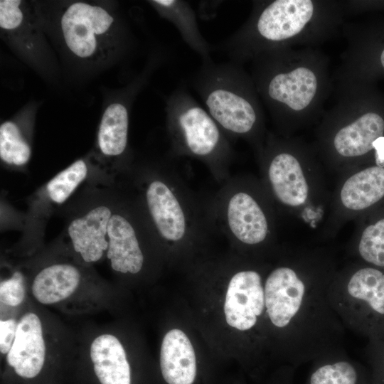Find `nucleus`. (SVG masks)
Instances as JSON below:
<instances>
[{"label":"nucleus","instance_id":"nucleus-26","mask_svg":"<svg viewBox=\"0 0 384 384\" xmlns=\"http://www.w3.org/2000/svg\"><path fill=\"white\" fill-rule=\"evenodd\" d=\"M26 294L24 277L20 272H14L10 277L3 279L0 283L1 306H18L23 302Z\"/></svg>","mask_w":384,"mask_h":384},{"label":"nucleus","instance_id":"nucleus-8","mask_svg":"<svg viewBox=\"0 0 384 384\" xmlns=\"http://www.w3.org/2000/svg\"><path fill=\"white\" fill-rule=\"evenodd\" d=\"M112 215L108 206L100 205L70 223L68 233L73 248L84 262H97L106 252L107 228Z\"/></svg>","mask_w":384,"mask_h":384},{"label":"nucleus","instance_id":"nucleus-7","mask_svg":"<svg viewBox=\"0 0 384 384\" xmlns=\"http://www.w3.org/2000/svg\"><path fill=\"white\" fill-rule=\"evenodd\" d=\"M313 13L314 5L310 0H277L261 13L257 28L267 40L283 41L300 33Z\"/></svg>","mask_w":384,"mask_h":384},{"label":"nucleus","instance_id":"nucleus-18","mask_svg":"<svg viewBox=\"0 0 384 384\" xmlns=\"http://www.w3.org/2000/svg\"><path fill=\"white\" fill-rule=\"evenodd\" d=\"M383 134L382 117L367 112L339 129L334 137V146L342 156H360L372 150L373 142Z\"/></svg>","mask_w":384,"mask_h":384},{"label":"nucleus","instance_id":"nucleus-28","mask_svg":"<svg viewBox=\"0 0 384 384\" xmlns=\"http://www.w3.org/2000/svg\"><path fill=\"white\" fill-rule=\"evenodd\" d=\"M18 319L15 318H1L0 320V352L6 356L14 342Z\"/></svg>","mask_w":384,"mask_h":384},{"label":"nucleus","instance_id":"nucleus-21","mask_svg":"<svg viewBox=\"0 0 384 384\" xmlns=\"http://www.w3.org/2000/svg\"><path fill=\"white\" fill-rule=\"evenodd\" d=\"M346 353L343 351L314 361L308 384H367L369 380L364 370Z\"/></svg>","mask_w":384,"mask_h":384},{"label":"nucleus","instance_id":"nucleus-20","mask_svg":"<svg viewBox=\"0 0 384 384\" xmlns=\"http://www.w3.org/2000/svg\"><path fill=\"white\" fill-rule=\"evenodd\" d=\"M185 143L194 154L204 156L216 148L220 140L219 129L211 116L198 106H191L178 117Z\"/></svg>","mask_w":384,"mask_h":384},{"label":"nucleus","instance_id":"nucleus-13","mask_svg":"<svg viewBox=\"0 0 384 384\" xmlns=\"http://www.w3.org/2000/svg\"><path fill=\"white\" fill-rule=\"evenodd\" d=\"M228 226L240 242L257 245L268 233V223L262 209L250 194L238 192L230 198L227 206Z\"/></svg>","mask_w":384,"mask_h":384},{"label":"nucleus","instance_id":"nucleus-25","mask_svg":"<svg viewBox=\"0 0 384 384\" xmlns=\"http://www.w3.org/2000/svg\"><path fill=\"white\" fill-rule=\"evenodd\" d=\"M87 171L86 162L83 159H79L58 173L46 186L50 200L58 204L65 202L86 178Z\"/></svg>","mask_w":384,"mask_h":384},{"label":"nucleus","instance_id":"nucleus-11","mask_svg":"<svg viewBox=\"0 0 384 384\" xmlns=\"http://www.w3.org/2000/svg\"><path fill=\"white\" fill-rule=\"evenodd\" d=\"M162 376L169 384H193L196 375L195 351L188 336L179 329L164 336L160 353Z\"/></svg>","mask_w":384,"mask_h":384},{"label":"nucleus","instance_id":"nucleus-2","mask_svg":"<svg viewBox=\"0 0 384 384\" xmlns=\"http://www.w3.org/2000/svg\"><path fill=\"white\" fill-rule=\"evenodd\" d=\"M329 299L344 328L384 341V271L362 265L336 272Z\"/></svg>","mask_w":384,"mask_h":384},{"label":"nucleus","instance_id":"nucleus-22","mask_svg":"<svg viewBox=\"0 0 384 384\" xmlns=\"http://www.w3.org/2000/svg\"><path fill=\"white\" fill-rule=\"evenodd\" d=\"M129 116L127 107L113 102L105 110L99 126L97 144L107 156L122 154L127 144Z\"/></svg>","mask_w":384,"mask_h":384},{"label":"nucleus","instance_id":"nucleus-5","mask_svg":"<svg viewBox=\"0 0 384 384\" xmlns=\"http://www.w3.org/2000/svg\"><path fill=\"white\" fill-rule=\"evenodd\" d=\"M228 324L240 331H250L265 317L264 282L254 270L235 273L229 282L224 304Z\"/></svg>","mask_w":384,"mask_h":384},{"label":"nucleus","instance_id":"nucleus-3","mask_svg":"<svg viewBox=\"0 0 384 384\" xmlns=\"http://www.w3.org/2000/svg\"><path fill=\"white\" fill-rule=\"evenodd\" d=\"M58 28L68 51L85 62L103 63L117 49L116 18L102 6L85 1L68 4L59 15Z\"/></svg>","mask_w":384,"mask_h":384},{"label":"nucleus","instance_id":"nucleus-27","mask_svg":"<svg viewBox=\"0 0 384 384\" xmlns=\"http://www.w3.org/2000/svg\"><path fill=\"white\" fill-rule=\"evenodd\" d=\"M364 351L370 366L371 384H384V341H368Z\"/></svg>","mask_w":384,"mask_h":384},{"label":"nucleus","instance_id":"nucleus-14","mask_svg":"<svg viewBox=\"0 0 384 384\" xmlns=\"http://www.w3.org/2000/svg\"><path fill=\"white\" fill-rule=\"evenodd\" d=\"M90 357L100 384H131V370L124 348L117 336L102 334L90 346Z\"/></svg>","mask_w":384,"mask_h":384},{"label":"nucleus","instance_id":"nucleus-19","mask_svg":"<svg viewBox=\"0 0 384 384\" xmlns=\"http://www.w3.org/2000/svg\"><path fill=\"white\" fill-rule=\"evenodd\" d=\"M384 197V168L363 169L348 178L340 191L341 204L350 210L368 208Z\"/></svg>","mask_w":384,"mask_h":384},{"label":"nucleus","instance_id":"nucleus-24","mask_svg":"<svg viewBox=\"0 0 384 384\" xmlns=\"http://www.w3.org/2000/svg\"><path fill=\"white\" fill-rule=\"evenodd\" d=\"M356 252L365 265L384 271V218L364 228Z\"/></svg>","mask_w":384,"mask_h":384},{"label":"nucleus","instance_id":"nucleus-15","mask_svg":"<svg viewBox=\"0 0 384 384\" xmlns=\"http://www.w3.org/2000/svg\"><path fill=\"white\" fill-rule=\"evenodd\" d=\"M209 114L224 129L236 134H245L256 121L255 111L243 97L226 88L212 90L206 97Z\"/></svg>","mask_w":384,"mask_h":384},{"label":"nucleus","instance_id":"nucleus-12","mask_svg":"<svg viewBox=\"0 0 384 384\" xmlns=\"http://www.w3.org/2000/svg\"><path fill=\"white\" fill-rule=\"evenodd\" d=\"M268 178L276 198L285 206L297 208L309 196V186L297 159L289 153H280L271 161Z\"/></svg>","mask_w":384,"mask_h":384},{"label":"nucleus","instance_id":"nucleus-6","mask_svg":"<svg viewBox=\"0 0 384 384\" xmlns=\"http://www.w3.org/2000/svg\"><path fill=\"white\" fill-rule=\"evenodd\" d=\"M43 335V324L37 314L28 311L18 319L15 338L6 359L18 376L31 379L41 373L46 356Z\"/></svg>","mask_w":384,"mask_h":384},{"label":"nucleus","instance_id":"nucleus-29","mask_svg":"<svg viewBox=\"0 0 384 384\" xmlns=\"http://www.w3.org/2000/svg\"><path fill=\"white\" fill-rule=\"evenodd\" d=\"M373 149H375L376 166L384 168V136L378 137L373 142Z\"/></svg>","mask_w":384,"mask_h":384},{"label":"nucleus","instance_id":"nucleus-23","mask_svg":"<svg viewBox=\"0 0 384 384\" xmlns=\"http://www.w3.org/2000/svg\"><path fill=\"white\" fill-rule=\"evenodd\" d=\"M31 149L14 120L5 121L0 126V158L11 165L22 166L31 158Z\"/></svg>","mask_w":384,"mask_h":384},{"label":"nucleus","instance_id":"nucleus-4","mask_svg":"<svg viewBox=\"0 0 384 384\" xmlns=\"http://www.w3.org/2000/svg\"><path fill=\"white\" fill-rule=\"evenodd\" d=\"M0 30L2 39L27 63L38 70L48 66V46L31 4L1 0Z\"/></svg>","mask_w":384,"mask_h":384},{"label":"nucleus","instance_id":"nucleus-9","mask_svg":"<svg viewBox=\"0 0 384 384\" xmlns=\"http://www.w3.org/2000/svg\"><path fill=\"white\" fill-rule=\"evenodd\" d=\"M149 211L160 235L166 240H181L186 230L183 208L170 188L163 181H151L146 191Z\"/></svg>","mask_w":384,"mask_h":384},{"label":"nucleus","instance_id":"nucleus-10","mask_svg":"<svg viewBox=\"0 0 384 384\" xmlns=\"http://www.w3.org/2000/svg\"><path fill=\"white\" fill-rule=\"evenodd\" d=\"M107 257L111 268L122 274H137L144 263V255L135 230L123 215L112 214L107 228Z\"/></svg>","mask_w":384,"mask_h":384},{"label":"nucleus","instance_id":"nucleus-30","mask_svg":"<svg viewBox=\"0 0 384 384\" xmlns=\"http://www.w3.org/2000/svg\"><path fill=\"white\" fill-rule=\"evenodd\" d=\"M380 62L382 65L384 67V50L382 51L380 55Z\"/></svg>","mask_w":384,"mask_h":384},{"label":"nucleus","instance_id":"nucleus-1","mask_svg":"<svg viewBox=\"0 0 384 384\" xmlns=\"http://www.w3.org/2000/svg\"><path fill=\"white\" fill-rule=\"evenodd\" d=\"M336 272L317 255H296L264 282L265 319L277 353L294 366L345 351V328L329 291Z\"/></svg>","mask_w":384,"mask_h":384},{"label":"nucleus","instance_id":"nucleus-16","mask_svg":"<svg viewBox=\"0 0 384 384\" xmlns=\"http://www.w3.org/2000/svg\"><path fill=\"white\" fill-rule=\"evenodd\" d=\"M79 270L68 263H55L41 270L31 284L34 299L43 305H53L70 298L81 282Z\"/></svg>","mask_w":384,"mask_h":384},{"label":"nucleus","instance_id":"nucleus-17","mask_svg":"<svg viewBox=\"0 0 384 384\" xmlns=\"http://www.w3.org/2000/svg\"><path fill=\"white\" fill-rule=\"evenodd\" d=\"M317 90L314 73L308 68L299 67L274 76L268 85V95L274 100L287 105L293 110L306 108Z\"/></svg>","mask_w":384,"mask_h":384}]
</instances>
